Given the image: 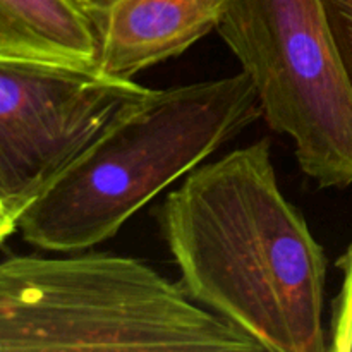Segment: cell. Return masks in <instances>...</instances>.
Segmentation results:
<instances>
[{"instance_id": "cell-6", "label": "cell", "mask_w": 352, "mask_h": 352, "mask_svg": "<svg viewBox=\"0 0 352 352\" xmlns=\"http://www.w3.org/2000/svg\"><path fill=\"white\" fill-rule=\"evenodd\" d=\"M96 71L120 79L179 57L217 31L223 0H86Z\"/></svg>"}, {"instance_id": "cell-5", "label": "cell", "mask_w": 352, "mask_h": 352, "mask_svg": "<svg viewBox=\"0 0 352 352\" xmlns=\"http://www.w3.org/2000/svg\"><path fill=\"white\" fill-rule=\"evenodd\" d=\"M148 88L96 69L0 57V201L16 219Z\"/></svg>"}, {"instance_id": "cell-4", "label": "cell", "mask_w": 352, "mask_h": 352, "mask_svg": "<svg viewBox=\"0 0 352 352\" xmlns=\"http://www.w3.org/2000/svg\"><path fill=\"white\" fill-rule=\"evenodd\" d=\"M217 31L302 174L320 188L351 186L352 88L322 0H223Z\"/></svg>"}, {"instance_id": "cell-2", "label": "cell", "mask_w": 352, "mask_h": 352, "mask_svg": "<svg viewBox=\"0 0 352 352\" xmlns=\"http://www.w3.org/2000/svg\"><path fill=\"white\" fill-rule=\"evenodd\" d=\"M258 119L260 102L243 71L148 88L21 213L17 230L28 244L52 253L98 246Z\"/></svg>"}, {"instance_id": "cell-10", "label": "cell", "mask_w": 352, "mask_h": 352, "mask_svg": "<svg viewBox=\"0 0 352 352\" xmlns=\"http://www.w3.org/2000/svg\"><path fill=\"white\" fill-rule=\"evenodd\" d=\"M17 230V222L12 215L6 210V206L0 201V244L7 239L12 232Z\"/></svg>"}, {"instance_id": "cell-1", "label": "cell", "mask_w": 352, "mask_h": 352, "mask_svg": "<svg viewBox=\"0 0 352 352\" xmlns=\"http://www.w3.org/2000/svg\"><path fill=\"white\" fill-rule=\"evenodd\" d=\"M157 219L192 302L261 351H329L325 251L280 191L270 138L198 165Z\"/></svg>"}, {"instance_id": "cell-7", "label": "cell", "mask_w": 352, "mask_h": 352, "mask_svg": "<svg viewBox=\"0 0 352 352\" xmlns=\"http://www.w3.org/2000/svg\"><path fill=\"white\" fill-rule=\"evenodd\" d=\"M0 57L96 69V43L79 0H0Z\"/></svg>"}, {"instance_id": "cell-3", "label": "cell", "mask_w": 352, "mask_h": 352, "mask_svg": "<svg viewBox=\"0 0 352 352\" xmlns=\"http://www.w3.org/2000/svg\"><path fill=\"white\" fill-rule=\"evenodd\" d=\"M258 352L230 323L136 258L0 261V352Z\"/></svg>"}, {"instance_id": "cell-9", "label": "cell", "mask_w": 352, "mask_h": 352, "mask_svg": "<svg viewBox=\"0 0 352 352\" xmlns=\"http://www.w3.org/2000/svg\"><path fill=\"white\" fill-rule=\"evenodd\" d=\"M322 6L352 88V0H322Z\"/></svg>"}, {"instance_id": "cell-8", "label": "cell", "mask_w": 352, "mask_h": 352, "mask_svg": "<svg viewBox=\"0 0 352 352\" xmlns=\"http://www.w3.org/2000/svg\"><path fill=\"white\" fill-rule=\"evenodd\" d=\"M337 267L342 272V285L332 301L329 351L352 352V243Z\"/></svg>"}, {"instance_id": "cell-11", "label": "cell", "mask_w": 352, "mask_h": 352, "mask_svg": "<svg viewBox=\"0 0 352 352\" xmlns=\"http://www.w3.org/2000/svg\"><path fill=\"white\" fill-rule=\"evenodd\" d=\"M79 2H82V3H85V2H86V0H79Z\"/></svg>"}]
</instances>
